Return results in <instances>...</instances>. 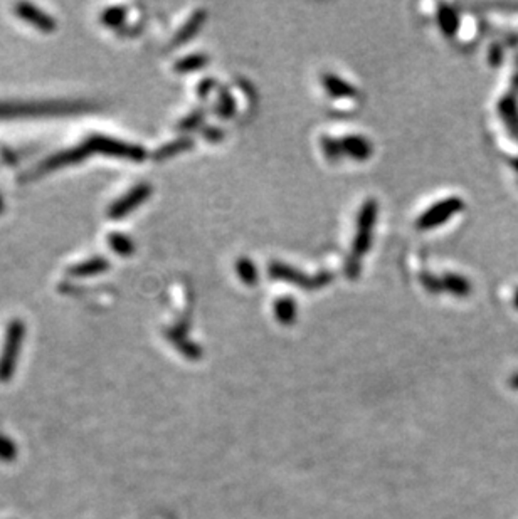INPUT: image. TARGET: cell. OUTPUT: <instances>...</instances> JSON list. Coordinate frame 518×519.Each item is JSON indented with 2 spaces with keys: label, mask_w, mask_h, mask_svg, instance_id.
Listing matches in <instances>:
<instances>
[{
  "label": "cell",
  "mask_w": 518,
  "mask_h": 519,
  "mask_svg": "<svg viewBox=\"0 0 518 519\" xmlns=\"http://www.w3.org/2000/svg\"><path fill=\"white\" fill-rule=\"evenodd\" d=\"M439 24H441L444 34L453 36L458 31V26H460V18H458V14L453 11L451 7H441V12H439Z\"/></svg>",
  "instance_id": "obj_15"
},
{
  "label": "cell",
  "mask_w": 518,
  "mask_h": 519,
  "mask_svg": "<svg viewBox=\"0 0 518 519\" xmlns=\"http://www.w3.org/2000/svg\"><path fill=\"white\" fill-rule=\"evenodd\" d=\"M22 338H24V324H22L21 319H14L9 324L6 346H4V355L0 358V380H6L11 375L14 361H16L17 356V350L21 348Z\"/></svg>",
  "instance_id": "obj_3"
},
{
  "label": "cell",
  "mask_w": 518,
  "mask_h": 519,
  "mask_svg": "<svg viewBox=\"0 0 518 519\" xmlns=\"http://www.w3.org/2000/svg\"><path fill=\"white\" fill-rule=\"evenodd\" d=\"M18 16H21L24 21L29 22V24L36 26L37 29L43 32H53L56 29V22L53 17H49L48 14H44L39 9L31 6V4H18L16 7Z\"/></svg>",
  "instance_id": "obj_9"
},
{
  "label": "cell",
  "mask_w": 518,
  "mask_h": 519,
  "mask_svg": "<svg viewBox=\"0 0 518 519\" xmlns=\"http://www.w3.org/2000/svg\"><path fill=\"white\" fill-rule=\"evenodd\" d=\"M206 63H207L206 55L194 54V55H189V58H185V59H182V61H179L177 64H175V69H177V71H180V73L196 71V69H201Z\"/></svg>",
  "instance_id": "obj_18"
},
{
  "label": "cell",
  "mask_w": 518,
  "mask_h": 519,
  "mask_svg": "<svg viewBox=\"0 0 518 519\" xmlns=\"http://www.w3.org/2000/svg\"><path fill=\"white\" fill-rule=\"evenodd\" d=\"M513 304L518 308V289H515V293H513Z\"/></svg>",
  "instance_id": "obj_26"
},
{
  "label": "cell",
  "mask_w": 518,
  "mask_h": 519,
  "mask_svg": "<svg viewBox=\"0 0 518 519\" xmlns=\"http://www.w3.org/2000/svg\"><path fill=\"white\" fill-rule=\"evenodd\" d=\"M510 164H512V166H513V168H515V170H518V159H513V160L510 161Z\"/></svg>",
  "instance_id": "obj_27"
},
{
  "label": "cell",
  "mask_w": 518,
  "mask_h": 519,
  "mask_svg": "<svg viewBox=\"0 0 518 519\" xmlns=\"http://www.w3.org/2000/svg\"><path fill=\"white\" fill-rule=\"evenodd\" d=\"M510 383H512L513 388H518V375H513L512 380H510Z\"/></svg>",
  "instance_id": "obj_25"
},
{
  "label": "cell",
  "mask_w": 518,
  "mask_h": 519,
  "mask_svg": "<svg viewBox=\"0 0 518 519\" xmlns=\"http://www.w3.org/2000/svg\"><path fill=\"white\" fill-rule=\"evenodd\" d=\"M503 59V49L502 46L500 44H495L490 48V63L493 64V66H498L500 63H502Z\"/></svg>",
  "instance_id": "obj_24"
},
{
  "label": "cell",
  "mask_w": 518,
  "mask_h": 519,
  "mask_svg": "<svg viewBox=\"0 0 518 519\" xmlns=\"http://www.w3.org/2000/svg\"><path fill=\"white\" fill-rule=\"evenodd\" d=\"M189 146H191V140H187V138H182V140H177V141L170 143V145L162 148V150L157 153L155 156H157V159H165V156H172V155H175V153L187 150Z\"/></svg>",
  "instance_id": "obj_20"
},
{
  "label": "cell",
  "mask_w": 518,
  "mask_h": 519,
  "mask_svg": "<svg viewBox=\"0 0 518 519\" xmlns=\"http://www.w3.org/2000/svg\"><path fill=\"white\" fill-rule=\"evenodd\" d=\"M498 113L505 122L508 132L518 140V91L510 90L498 103Z\"/></svg>",
  "instance_id": "obj_8"
},
{
  "label": "cell",
  "mask_w": 518,
  "mask_h": 519,
  "mask_svg": "<svg viewBox=\"0 0 518 519\" xmlns=\"http://www.w3.org/2000/svg\"><path fill=\"white\" fill-rule=\"evenodd\" d=\"M443 287L450 289L456 296H468L471 293V284L466 277L458 274H446L441 279Z\"/></svg>",
  "instance_id": "obj_13"
},
{
  "label": "cell",
  "mask_w": 518,
  "mask_h": 519,
  "mask_svg": "<svg viewBox=\"0 0 518 519\" xmlns=\"http://www.w3.org/2000/svg\"><path fill=\"white\" fill-rule=\"evenodd\" d=\"M376 219H377V203L374 200H367L364 203L362 210H360L359 214L357 234H355L354 254H352V259H354V261L359 262V259L370 249Z\"/></svg>",
  "instance_id": "obj_1"
},
{
  "label": "cell",
  "mask_w": 518,
  "mask_h": 519,
  "mask_svg": "<svg viewBox=\"0 0 518 519\" xmlns=\"http://www.w3.org/2000/svg\"><path fill=\"white\" fill-rule=\"evenodd\" d=\"M342 153L344 155H349L352 159L357 160H365L367 156L372 155V145H370L369 140H365L364 137H345L340 140Z\"/></svg>",
  "instance_id": "obj_10"
},
{
  "label": "cell",
  "mask_w": 518,
  "mask_h": 519,
  "mask_svg": "<svg viewBox=\"0 0 518 519\" xmlns=\"http://www.w3.org/2000/svg\"><path fill=\"white\" fill-rule=\"evenodd\" d=\"M204 18H206V16H204L202 11H199V12L194 14V16L191 18H189L187 22H185V26L182 27V29H180L179 34L175 36V39H174L175 44L185 43V41H187V39H191V37L199 31V26L202 24Z\"/></svg>",
  "instance_id": "obj_14"
},
{
  "label": "cell",
  "mask_w": 518,
  "mask_h": 519,
  "mask_svg": "<svg viewBox=\"0 0 518 519\" xmlns=\"http://www.w3.org/2000/svg\"><path fill=\"white\" fill-rule=\"evenodd\" d=\"M108 269V261L103 257H95V259H90V261L86 262H81L78 264V266L71 267V274L73 276H80V277H85V276H92V274H98V272H103Z\"/></svg>",
  "instance_id": "obj_12"
},
{
  "label": "cell",
  "mask_w": 518,
  "mask_h": 519,
  "mask_svg": "<svg viewBox=\"0 0 518 519\" xmlns=\"http://www.w3.org/2000/svg\"><path fill=\"white\" fill-rule=\"evenodd\" d=\"M322 146L323 151L328 159H339L342 153V146H340V140H333V138H323L322 140Z\"/></svg>",
  "instance_id": "obj_21"
},
{
  "label": "cell",
  "mask_w": 518,
  "mask_h": 519,
  "mask_svg": "<svg viewBox=\"0 0 518 519\" xmlns=\"http://www.w3.org/2000/svg\"><path fill=\"white\" fill-rule=\"evenodd\" d=\"M270 274L273 277H278V279H286L293 282L296 286H303V287H318L327 284V282L332 279V276L327 274V272H322V274H318L317 277H308L307 274H303V272H298L296 269L285 266V264L281 262L271 264Z\"/></svg>",
  "instance_id": "obj_5"
},
{
  "label": "cell",
  "mask_w": 518,
  "mask_h": 519,
  "mask_svg": "<svg viewBox=\"0 0 518 519\" xmlns=\"http://www.w3.org/2000/svg\"><path fill=\"white\" fill-rule=\"evenodd\" d=\"M103 18H105L106 24L118 26L120 22H122V18H123V11H122V9H110V11H106Z\"/></svg>",
  "instance_id": "obj_23"
},
{
  "label": "cell",
  "mask_w": 518,
  "mask_h": 519,
  "mask_svg": "<svg viewBox=\"0 0 518 519\" xmlns=\"http://www.w3.org/2000/svg\"><path fill=\"white\" fill-rule=\"evenodd\" d=\"M234 106L236 105H234L233 98H231L228 92H224V95H222L221 101H219V108H217V113L224 114V117H229V114H233Z\"/></svg>",
  "instance_id": "obj_22"
},
{
  "label": "cell",
  "mask_w": 518,
  "mask_h": 519,
  "mask_svg": "<svg viewBox=\"0 0 518 519\" xmlns=\"http://www.w3.org/2000/svg\"><path fill=\"white\" fill-rule=\"evenodd\" d=\"M517 61H518V58H517Z\"/></svg>",
  "instance_id": "obj_29"
},
{
  "label": "cell",
  "mask_w": 518,
  "mask_h": 519,
  "mask_svg": "<svg viewBox=\"0 0 518 519\" xmlns=\"http://www.w3.org/2000/svg\"><path fill=\"white\" fill-rule=\"evenodd\" d=\"M2 208H4V203H2V200H0V212H2Z\"/></svg>",
  "instance_id": "obj_28"
},
{
  "label": "cell",
  "mask_w": 518,
  "mask_h": 519,
  "mask_svg": "<svg viewBox=\"0 0 518 519\" xmlns=\"http://www.w3.org/2000/svg\"><path fill=\"white\" fill-rule=\"evenodd\" d=\"M150 193H152L150 185L147 183L137 185V187H133V190H130L127 196L120 198L115 205H111V208L108 210V217L110 219H122V217L127 215L128 212H132L133 208L142 205V203L150 197Z\"/></svg>",
  "instance_id": "obj_6"
},
{
  "label": "cell",
  "mask_w": 518,
  "mask_h": 519,
  "mask_svg": "<svg viewBox=\"0 0 518 519\" xmlns=\"http://www.w3.org/2000/svg\"><path fill=\"white\" fill-rule=\"evenodd\" d=\"M323 86L327 87V91L332 92V96L335 98H354L357 96V90L352 87L349 82L340 80L335 74H325L323 76Z\"/></svg>",
  "instance_id": "obj_11"
},
{
  "label": "cell",
  "mask_w": 518,
  "mask_h": 519,
  "mask_svg": "<svg viewBox=\"0 0 518 519\" xmlns=\"http://www.w3.org/2000/svg\"><path fill=\"white\" fill-rule=\"evenodd\" d=\"M462 207H465V203H462L461 198L458 197L446 198V200L439 202L431 208H428V210L419 217L418 227L419 229H431V227L441 225L443 222L450 220L453 215L458 214Z\"/></svg>",
  "instance_id": "obj_4"
},
{
  "label": "cell",
  "mask_w": 518,
  "mask_h": 519,
  "mask_svg": "<svg viewBox=\"0 0 518 519\" xmlns=\"http://www.w3.org/2000/svg\"><path fill=\"white\" fill-rule=\"evenodd\" d=\"M275 311H276V316H278V319H280V321L291 323L296 316L295 301L291 298H281L280 301H276Z\"/></svg>",
  "instance_id": "obj_16"
},
{
  "label": "cell",
  "mask_w": 518,
  "mask_h": 519,
  "mask_svg": "<svg viewBox=\"0 0 518 519\" xmlns=\"http://www.w3.org/2000/svg\"><path fill=\"white\" fill-rule=\"evenodd\" d=\"M91 150L86 145L73 148V150H66L58 153V155L51 156L49 160H46L43 165L37 168V173H43V171H49V170H56V168H61V166L66 165H73V164H80L81 160H85L88 155H90Z\"/></svg>",
  "instance_id": "obj_7"
},
{
  "label": "cell",
  "mask_w": 518,
  "mask_h": 519,
  "mask_svg": "<svg viewBox=\"0 0 518 519\" xmlns=\"http://www.w3.org/2000/svg\"><path fill=\"white\" fill-rule=\"evenodd\" d=\"M110 247L113 249L115 252H118L120 256H128V254L133 252V244L127 235L122 234H111L108 237Z\"/></svg>",
  "instance_id": "obj_17"
},
{
  "label": "cell",
  "mask_w": 518,
  "mask_h": 519,
  "mask_svg": "<svg viewBox=\"0 0 518 519\" xmlns=\"http://www.w3.org/2000/svg\"><path fill=\"white\" fill-rule=\"evenodd\" d=\"M85 145L90 148L91 151H101L106 153V155H113V156H122V159H130V160H135L140 161L145 159V151H143L142 146H133V145H127V143L118 141V140H111V138L106 137H91Z\"/></svg>",
  "instance_id": "obj_2"
},
{
  "label": "cell",
  "mask_w": 518,
  "mask_h": 519,
  "mask_svg": "<svg viewBox=\"0 0 518 519\" xmlns=\"http://www.w3.org/2000/svg\"><path fill=\"white\" fill-rule=\"evenodd\" d=\"M238 274L244 281V284H254L258 279L256 267H254V264L249 259H239Z\"/></svg>",
  "instance_id": "obj_19"
}]
</instances>
